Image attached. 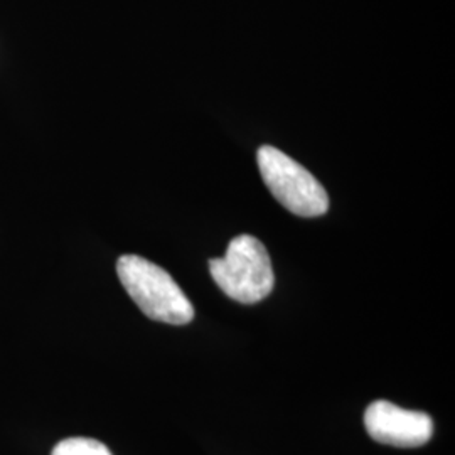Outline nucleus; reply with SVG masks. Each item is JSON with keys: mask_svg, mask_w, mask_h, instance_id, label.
<instances>
[{"mask_svg": "<svg viewBox=\"0 0 455 455\" xmlns=\"http://www.w3.org/2000/svg\"><path fill=\"white\" fill-rule=\"evenodd\" d=\"M116 274L148 319L172 325L189 324L195 319L191 300L159 265L139 255H124L116 261Z\"/></svg>", "mask_w": 455, "mask_h": 455, "instance_id": "f257e3e1", "label": "nucleus"}, {"mask_svg": "<svg viewBox=\"0 0 455 455\" xmlns=\"http://www.w3.org/2000/svg\"><path fill=\"white\" fill-rule=\"evenodd\" d=\"M210 272L229 299L246 306L261 302L275 285L270 255L265 244L251 235L233 238L223 259L210 260Z\"/></svg>", "mask_w": 455, "mask_h": 455, "instance_id": "f03ea898", "label": "nucleus"}, {"mask_svg": "<svg viewBox=\"0 0 455 455\" xmlns=\"http://www.w3.org/2000/svg\"><path fill=\"white\" fill-rule=\"evenodd\" d=\"M257 161L267 188L285 210L302 218L327 212L329 196L306 167L272 146L261 147Z\"/></svg>", "mask_w": 455, "mask_h": 455, "instance_id": "7ed1b4c3", "label": "nucleus"}, {"mask_svg": "<svg viewBox=\"0 0 455 455\" xmlns=\"http://www.w3.org/2000/svg\"><path fill=\"white\" fill-rule=\"evenodd\" d=\"M364 427L378 443L413 449L422 447L434 435L430 415L405 410L387 400H376L364 411Z\"/></svg>", "mask_w": 455, "mask_h": 455, "instance_id": "20e7f679", "label": "nucleus"}, {"mask_svg": "<svg viewBox=\"0 0 455 455\" xmlns=\"http://www.w3.org/2000/svg\"><path fill=\"white\" fill-rule=\"evenodd\" d=\"M51 455H112L108 447L100 440L71 437L61 440Z\"/></svg>", "mask_w": 455, "mask_h": 455, "instance_id": "39448f33", "label": "nucleus"}]
</instances>
